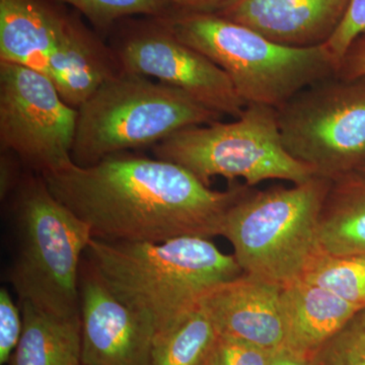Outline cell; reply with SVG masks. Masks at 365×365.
Masks as SVG:
<instances>
[{
	"label": "cell",
	"instance_id": "obj_1",
	"mask_svg": "<svg viewBox=\"0 0 365 365\" xmlns=\"http://www.w3.org/2000/svg\"><path fill=\"white\" fill-rule=\"evenodd\" d=\"M41 176L55 198L90 227L93 239L107 242L217 237L228 209L250 188L215 191L178 163L125 153Z\"/></svg>",
	"mask_w": 365,
	"mask_h": 365
},
{
	"label": "cell",
	"instance_id": "obj_2",
	"mask_svg": "<svg viewBox=\"0 0 365 365\" xmlns=\"http://www.w3.org/2000/svg\"><path fill=\"white\" fill-rule=\"evenodd\" d=\"M86 254L106 285L150 324L155 335L195 309L210 288L242 273L234 255L222 253L207 237L91 239Z\"/></svg>",
	"mask_w": 365,
	"mask_h": 365
},
{
	"label": "cell",
	"instance_id": "obj_3",
	"mask_svg": "<svg viewBox=\"0 0 365 365\" xmlns=\"http://www.w3.org/2000/svg\"><path fill=\"white\" fill-rule=\"evenodd\" d=\"M157 21L220 66L247 105L278 109L307 86L337 76V63L325 44H278L248 26L205 11L179 9Z\"/></svg>",
	"mask_w": 365,
	"mask_h": 365
},
{
	"label": "cell",
	"instance_id": "obj_4",
	"mask_svg": "<svg viewBox=\"0 0 365 365\" xmlns=\"http://www.w3.org/2000/svg\"><path fill=\"white\" fill-rule=\"evenodd\" d=\"M14 195V252L7 278L19 302L60 317L79 316L90 227L55 198L41 175L23 178Z\"/></svg>",
	"mask_w": 365,
	"mask_h": 365
},
{
	"label": "cell",
	"instance_id": "obj_5",
	"mask_svg": "<svg viewBox=\"0 0 365 365\" xmlns=\"http://www.w3.org/2000/svg\"><path fill=\"white\" fill-rule=\"evenodd\" d=\"M332 182L314 176L292 188L250 187L228 209L220 232L242 272L281 287L302 279L321 252L319 220Z\"/></svg>",
	"mask_w": 365,
	"mask_h": 365
},
{
	"label": "cell",
	"instance_id": "obj_6",
	"mask_svg": "<svg viewBox=\"0 0 365 365\" xmlns=\"http://www.w3.org/2000/svg\"><path fill=\"white\" fill-rule=\"evenodd\" d=\"M222 117L184 91L123 72L78 108L72 160L90 167L109 155L155 145L182 129Z\"/></svg>",
	"mask_w": 365,
	"mask_h": 365
},
{
	"label": "cell",
	"instance_id": "obj_7",
	"mask_svg": "<svg viewBox=\"0 0 365 365\" xmlns=\"http://www.w3.org/2000/svg\"><path fill=\"white\" fill-rule=\"evenodd\" d=\"M160 160L178 163L210 187L213 177L244 179L252 187L267 180L302 184L313 170L285 150L277 110L248 104L235 121L188 127L155 144Z\"/></svg>",
	"mask_w": 365,
	"mask_h": 365
},
{
	"label": "cell",
	"instance_id": "obj_8",
	"mask_svg": "<svg viewBox=\"0 0 365 365\" xmlns=\"http://www.w3.org/2000/svg\"><path fill=\"white\" fill-rule=\"evenodd\" d=\"M276 110L285 150L316 176L334 181L365 165V78L324 79Z\"/></svg>",
	"mask_w": 365,
	"mask_h": 365
},
{
	"label": "cell",
	"instance_id": "obj_9",
	"mask_svg": "<svg viewBox=\"0 0 365 365\" xmlns=\"http://www.w3.org/2000/svg\"><path fill=\"white\" fill-rule=\"evenodd\" d=\"M78 110L62 100L49 76L0 62V143L38 174L68 167Z\"/></svg>",
	"mask_w": 365,
	"mask_h": 365
},
{
	"label": "cell",
	"instance_id": "obj_10",
	"mask_svg": "<svg viewBox=\"0 0 365 365\" xmlns=\"http://www.w3.org/2000/svg\"><path fill=\"white\" fill-rule=\"evenodd\" d=\"M115 52L124 72L157 78L222 116L237 119L246 108L220 66L158 21L127 37Z\"/></svg>",
	"mask_w": 365,
	"mask_h": 365
},
{
	"label": "cell",
	"instance_id": "obj_11",
	"mask_svg": "<svg viewBox=\"0 0 365 365\" xmlns=\"http://www.w3.org/2000/svg\"><path fill=\"white\" fill-rule=\"evenodd\" d=\"M81 365H150L155 330L106 285L88 261L79 276Z\"/></svg>",
	"mask_w": 365,
	"mask_h": 365
},
{
	"label": "cell",
	"instance_id": "obj_12",
	"mask_svg": "<svg viewBox=\"0 0 365 365\" xmlns=\"http://www.w3.org/2000/svg\"><path fill=\"white\" fill-rule=\"evenodd\" d=\"M281 290L279 285L242 272L210 288L198 307L218 336L276 352L287 343Z\"/></svg>",
	"mask_w": 365,
	"mask_h": 365
},
{
	"label": "cell",
	"instance_id": "obj_13",
	"mask_svg": "<svg viewBox=\"0 0 365 365\" xmlns=\"http://www.w3.org/2000/svg\"><path fill=\"white\" fill-rule=\"evenodd\" d=\"M350 0H225L215 11L278 44H326L344 18Z\"/></svg>",
	"mask_w": 365,
	"mask_h": 365
},
{
	"label": "cell",
	"instance_id": "obj_14",
	"mask_svg": "<svg viewBox=\"0 0 365 365\" xmlns=\"http://www.w3.org/2000/svg\"><path fill=\"white\" fill-rule=\"evenodd\" d=\"M281 309L285 348L309 360L361 312L330 290L302 279L282 287Z\"/></svg>",
	"mask_w": 365,
	"mask_h": 365
},
{
	"label": "cell",
	"instance_id": "obj_15",
	"mask_svg": "<svg viewBox=\"0 0 365 365\" xmlns=\"http://www.w3.org/2000/svg\"><path fill=\"white\" fill-rule=\"evenodd\" d=\"M123 72L116 52L68 19L49 68V78L67 105L78 110L101 86Z\"/></svg>",
	"mask_w": 365,
	"mask_h": 365
},
{
	"label": "cell",
	"instance_id": "obj_16",
	"mask_svg": "<svg viewBox=\"0 0 365 365\" xmlns=\"http://www.w3.org/2000/svg\"><path fill=\"white\" fill-rule=\"evenodd\" d=\"M67 21L40 0H0V60L49 76Z\"/></svg>",
	"mask_w": 365,
	"mask_h": 365
},
{
	"label": "cell",
	"instance_id": "obj_17",
	"mask_svg": "<svg viewBox=\"0 0 365 365\" xmlns=\"http://www.w3.org/2000/svg\"><path fill=\"white\" fill-rule=\"evenodd\" d=\"M24 330L9 365H81V314L60 317L19 302Z\"/></svg>",
	"mask_w": 365,
	"mask_h": 365
},
{
	"label": "cell",
	"instance_id": "obj_18",
	"mask_svg": "<svg viewBox=\"0 0 365 365\" xmlns=\"http://www.w3.org/2000/svg\"><path fill=\"white\" fill-rule=\"evenodd\" d=\"M318 242L322 253L365 254V178L359 173L334 180L319 215Z\"/></svg>",
	"mask_w": 365,
	"mask_h": 365
},
{
	"label": "cell",
	"instance_id": "obj_19",
	"mask_svg": "<svg viewBox=\"0 0 365 365\" xmlns=\"http://www.w3.org/2000/svg\"><path fill=\"white\" fill-rule=\"evenodd\" d=\"M212 322L200 307L155 334L150 365H203L217 339Z\"/></svg>",
	"mask_w": 365,
	"mask_h": 365
},
{
	"label": "cell",
	"instance_id": "obj_20",
	"mask_svg": "<svg viewBox=\"0 0 365 365\" xmlns=\"http://www.w3.org/2000/svg\"><path fill=\"white\" fill-rule=\"evenodd\" d=\"M302 279L365 309V254L334 256L319 252Z\"/></svg>",
	"mask_w": 365,
	"mask_h": 365
},
{
	"label": "cell",
	"instance_id": "obj_21",
	"mask_svg": "<svg viewBox=\"0 0 365 365\" xmlns=\"http://www.w3.org/2000/svg\"><path fill=\"white\" fill-rule=\"evenodd\" d=\"M76 7L98 28H106L119 19L133 14L155 18L170 13V0H60Z\"/></svg>",
	"mask_w": 365,
	"mask_h": 365
},
{
	"label": "cell",
	"instance_id": "obj_22",
	"mask_svg": "<svg viewBox=\"0 0 365 365\" xmlns=\"http://www.w3.org/2000/svg\"><path fill=\"white\" fill-rule=\"evenodd\" d=\"M311 365H365L364 329L352 321L314 355Z\"/></svg>",
	"mask_w": 365,
	"mask_h": 365
},
{
	"label": "cell",
	"instance_id": "obj_23",
	"mask_svg": "<svg viewBox=\"0 0 365 365\" xmlns=\"http://www.w3.org/2000/svg\"><path fill=\"white\" fill-rule=\"evenodd\" d=\"M274 353L242 341L217 336L203 365H270Z\"/></svg>",
	"mask_w": 365,
	"mask_h": 365
},
{
	"label": "cell",
	"instance_id": "obj_24",
	"mask_svg": "<svg viewBox=\"0 0 365 365\" xmlns=\"http://www.w3.org/2000/svg\"><path fill=\"white\" fill-rule=\"evenodd\" d=\"M364 34L365 0H350L344 18L332 37L325 44L337 63L338 71L341 62L353 43L361 38Z\"/></svg>",
	"mask_w": 365,
	"mask_h": 365
},
{
	"label": "cell",
	"instance_id": "obj_25",
	"mask_svg": "<svg viewBox=\"0 0 365 365\" xmlns=\"http://www.w3.org/2000/svg\"><path fill=\"white\" fill-rule=\"evenodd\" d=\"M24 330L23 312L20 304L11 297L6 287L0 289V364L11 361Z\"/></svg>",
	"mask_w": 365,
	"mask_h": 365
},
{
	"label": "cell",
	"instance_id": "obj_26",
	"mask_svg": "<svg viewBox=\"0 0 365 365\" xmlns=\"http://www.w3.org/2000/svg\"><path fill=\"white\" fill-rule=\"evenodd\" d=\"M337 76L345 79L365 78V39L353 43L341 62Z\"/></svg>",
	"mask_w": 365,
	"mask_h": 365
},
{
	"label": "cell",
	"instance_id": "obj_27",
	"mask_svg": "<svg viewBox=\"0 0 365 365\" xmlns=\"http://www.w3.org/2000/svg\"><path fill=\"white\" fill-rule=\"evenodd\" d=\"M16 155L9 151L2 150L0 158V198L6 200L18 188L21 181L19 163L14 160Z\"/></svg>",
	"mask_w": 365,
	"mask_h": 365
},
{
	"label": "cell",
	"instance_id": "obj_28",
	"mask_svg": "<svg viewBox=\"0 0 365 365\" xmlns=\"http://www.w3.org/2000/svg\"><path fill=\"white\" fill-rule=\"evenodd\" d=\"M173 7L190 11H215L225 0H170Z\"/></svg>",
	"mask_w": 365,
	"mask_h": 365
},
{
	"label": "cell",
	"instance_id": "obj_29",
	"mask_svg": "<svg viewBox=\"0 0 365 365\" xmlns=\"http://www.w3.org/2000/svg\"><path fill=\"white\" fill-rule=\"evenodd\" d=\"M270 365H311V360L287 348H282L274 353Z\"/></svg>",
	"mask_w": 365,
	"mask_h": 365
},
{
	"label": "cell",
	"instance_id": "obj_30",
	"mask_svg": "<svg viewBox=\"0 0 365 365\" xmlns=\"http://www.w3.org/2000/svg\"><path fill=\"white\" fill-rule=\"evenodd\" d=\"M357 325L361 327L365 330V309L364 311L360 312L359 314H357L356 318L353 319Z\"/></svg>",
	"mask_w": 365,
	"mask_h": 365
},
{
	"label": "cell",
	"instance_id": "obj_31",
	"mask_svg": "<svg viewBox=\"0 0 365 365\" xmlns=\"http://www.w3.org/2000/svg\"><path fill=\"white\" fill-rule=\"evenodd\" d=\"M357 173H359L360 175H362V176L365 178V165Z\"/></svg>",
	"mask_w": 365,
	"mask_h": 365
}]
</instances>
